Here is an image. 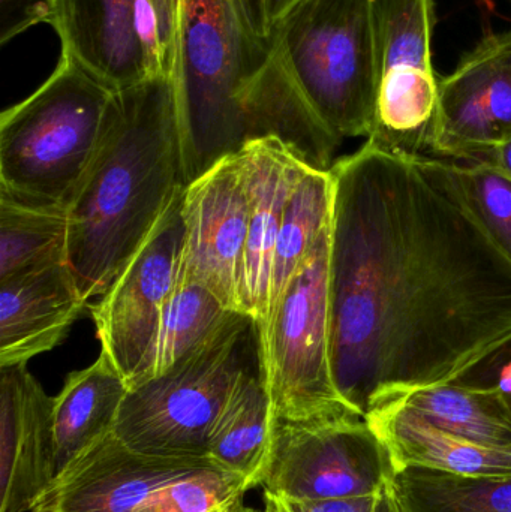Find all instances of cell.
Listing matches in <instances>:
<instances>
[{"instance_id": "6da1fadb", "label": "cell", "mask_w": 511, "mask_h": 512, "mask_svg": "<svg viewBox=\"0 0 511 512\" xmlns=\"http://www.w3.org/2000/svg\"><path fill=\"white\" fill-rule=\"evenodd\" d=\"M330 360L360 414L456 381L511 337V261L458 162L366 141L332 170Z\"/></svg>"}, {"instance_id": "7a4b0ae2", "label": "cell", "mask_w": 511, "mask_h": 512, "mask_svg": "<svg viewBox=\"0 0 511 512\" xmlns=\"http://www.w3.org/2000/svg\"><path fill=\"white\" fill-rule=\"evenodd\" d=\"M173 78L186 185L263 138H278L317 170L335 161L338 138L237 0L180 2Z\"/></svg>"}, {"instance_id": "3957f363", "label": "cell", "mask_w": 511, "mask_h": 512, "mask_svg": "<svg viewBox=\"0 0 511 512\" xmlns=\"http://www.w3.org/2000/svg\"><path fill=\"white\" fill-rule=\"evenodd\" d=\"M186 186L173 75L116 90L68 206L66 264L87 301L107 292Z\"/></svg>"}, {"instance_id": "277c9868", "label": "cell", "mask_w": 511, "mask_h": 512, "mask_svg": "<svg viewBox=\"0 0 511 512\" xmlns=\"http://www.w3.org/2000/svg\"><path fill=\"white\" fill-rule=\"evenodd\" d=\"M114 92L62 51L50 78L0 116V192L68 209L101 143Z\"/></svg>"}, {"instance_id": "5b68a950", "label": "cell", "mask_w": 511, "mask_h": 512, "mask_svg": "<svg viewBox=\"0 0 511 512\" xmlns=\"http://www.w3.org/2000/svg\"><path fill=\"white\" fill-rule=\"evenodd\" d=\"M261 364L260 327L248 313L224 324L170 369L129 388L113 433L132 450L209 456L210 438L246 373Z\"/></svg>"}, {"instance_id": "8992f818", "label": "cell", "mask_w": 511, "mask_h": 512, "mask_svg": "<svg viewBox=\"0 0 511 512\" xmlns=\"http://www.w3.org/2000/svg\"><path fill=\"white\" fill-rule=\"evenodd\" d=\"M270 38L338 140L371 137L380 90L372 0H297L275 18Z\"/></svg>"}, {"instance_id": "52a82bcc", "label": "cell", "mask_w": 511, "mask_h": 512, "mask_svg": "<svg viewBox=\"0 0 511 512\" xmlns=\"http://www.w3.org/2000/svg\"><path fill=\"white\" fill-rule=\"evenodd\" d=\"M252 490L212 457L140 453L113 432L54 478L29 512H224Z\"/></svg>"}, {"instance_id": "ba28073f", "label": "cell", "mask_w": 511, "mask_h": 512, "mask_svg": "<svg viewBox=\"0 0 511 512\" xmlns=\"http://www.w3.org/2000/svg\"><path fill=\"white\" fill-rule=\"evenodd\" d=\"M330 225L260 328L261 370L273 420L365 415L339 393L330 360Z\"/></svg>"}, {"instance_id": "9c48e42d", "label": "cell", "mask_w": 511, "mask_h": 512, "mask_svg": "<svg viewBox=\"0 0 511 512\" xmlns=\"http://www.w3.org/2000/svg\"><path fill=\"white\" fill-rule=\"evenodd\" d=\"M395 477L392 460L362 415L273 420L260 487L284 501H329L375 495Z\"/></svg>"}, {"instance_id": "30bf717a", "label": "cell", "mask_w": 511, "mask_h": 512, "mask_svg": "<svg viewBox=\"0 0 511 512\" xmlns=\"http://www.w3.org/2000/svg\"><path fill=\"white\" fill-rule=\"evenodd\" d=\"M185 189L92 307L102 354L116 366L129 388L152 375L162 318L176 286L185 246Z\"/></svg>"}, {"instance_id": "8fae6325", "label": "cell", "mask_w": 511, "mask_h": 512, "mask_svg": "<svg viewBox=\"0 0 511 512\" xmlns=\"http://www.w3.org/2000/svg\"><path fill=\"white\" fill-rule=\"evenodd\" d=\"M511 140V30L483 38L440 78L429 155L488 162Z\"/></svg>"}, {"instance_id": "7c38bea8", "label": "cell", "mask_w": 511, "mask_h": 512, "mask_svg": "<svg viewBox=\"0 0 511 512\" xmlns=\"http://www.w3.org/2000/svg\"><path fill=\"white\" fill-rule=\"evenodd\" d=\"M185 246L179 279L206 286L227 309H240L251 198L242 158L228 156L183 194Z\"/></svg>"}, {"instance_id": "4fadbf2b", "label": "cell", "mask_w": 511, "mask_h": 512, "mask_svg": "<svg viewBox=\"0 0 511 512\" xmlns=\"http://www.w3.org/2000/svg\"><path fill=\"white\" fill-rule=\"evenodd\" d=\"M53 403L26 364L0 367V512H29L56 478Z\"/></svg>"}, {"instance_id": "5bb4252c", "label": "cell", "mask_w": 511, "mask_h": 512, "mask_svg": "<svg viewBox=\"0 0 511 512\" xmlns=\"http://www.w3.org/2000/svg\"><path fill=\"white\" fill-rule=\"evenodd\" d=\"M239 155L251 198L240 309L263 327L269 312L273 255L285 206L308 165L290 147L272 137L246 144Z\"/></svg>"}, {"instance_id": "9a60e30c", "label": "cell", "mask_w": 511, "mask_h": 512, "mask_svg": "<svg viewBox=\"0 0 511 512\" xmlns=\"http://www.w3.org/2000/svg\"><path fill=\"white\" fill-rule=\"evenodd\" d=\"M87 303L66 262L0 280V367L56 348Z\"/></svg>"}, {"instance_id": "2e32d148", "label": "cell", "mask_w": 511, "mask_h": 512, "mask_svg": "<svg viewBox=\"0 0 511 512\" xmlns=\"http://www.w3.org/2000/svg\"><path fill=\"white\" fill-rule=\"evenodd\" d=\"M137 5L138 0H54L51 26L63 53L111 90L147 78Z\"/></svg>"}, {"instance_id": "e0dca14e", "label": "cell", "mask_w": 511, "mask_h": 512, "mask_svg": "<svg viewBox=\"0 0 511 512\" xmlns=\"http://www.w3.org/2000/svg\"><path fill=\"white\" fill-rule=\"evenodd\" d=\"M393 471L428 469L462 477L511 478V445H489L432 426L396 403L366 414Z\"/></svg>"}, {"instance_id": "ac0fdd59", "label": "cell", "mask_w": 511, "mask_h": 512, "mask_svg": "<svg viewBox=\"0 0 511 512\" xmlns=\"http://www.w3.org/2000/svg\"><path fill=\"white\" fill-rule=\"evenodd\" d=\"M128 384L107 355L71 373L54 397L56 477L96 442L113 432Z\"/></svg>"}, {"instance_id": "d6986e66", "label": "cell", "mask_w": 511, "mask_h": 512, "mask_svg": "<svg viewBox=\"0 0 511 512\" xmlns=\"http://www.w3.org/2000/svg\"><path fill=\"white\" fill-rule=\"evenodd\" d=\"M390 403L462 438L511 445V408L497 387L453 381L410 391Z\"/></svg>"}, {"instance_id": "ffe728a7", "label": "cell", "mask_w": 511, "mask_h": 512, "mask_svg": "<svg viewBox=\"0 0 511 512\" xmlns=\"http://www.w3.org/2000/svg\"><path fill=\"white\" fill-rule=\"evenodd\" d=\"M272 405L261 364L243 376L210 438L209 456L260 487L269 459Z\"/></svg>"}, {"instance_id": "44dd1931", "label": "cell", "mask_w": 511, "mask_h": 512, "mask_svg": "<svg viewBox=\"0 0 511 512\" xmlns=\"http://www.w3.org/2000/svg\"><path fill=\"white\" fill-rule=\"evenodd\" d=\"M332 209V171L306 167L285 206L273 255L272 289L267 318L294 274L311 254L318 237L332 222Z\"/></svg>"}, {"instance_id": "7402d4cb", "label": "cell", "mask_w": 511, "mask_h": 512, "mask_svg": "<svg viewBox=\"0 0 511 512\" xmlns=\"http://www.w3.org/2000/svg\"><path fill=\"white\" fill-rule=\"evenodd\" d=\"M68 209L24 203L0 192V280L66 262Z\"/></svg>"}, {"instance_id": "603a6c76", "label": "cell", "mask_w": 511, "mask_h": 512, "mask_svg": "<svg viewBox=\"0 0 511 512\" xmlns=\"http://www.w3.org/2000/svg\"><path fill=\"white\" fill-rule=\"evenodd\" d=\"M381 78L435 74L434 0H372Z\"/></svg>"}, {"instance_id": "cb8c5ba5", "label": "cell", "mask_w": 511, "mask_h": 512, "mask_svg": "<svg viewBox=\"0 0 511 512\" xmlns=\"http://www.w3.org/2000/svg\"><path fill=\"white\" fill-rule=\"evenodd\" d=\"M405 512H511V478L408 468L393 477Z\"/></svg>"}, {"instance_id": "d4e9b609", "label": "cell", "mask_w": 511, "mask_h": 512, "mask_svg": "<svg viewBox=\"0 0 511 512\" xmlns=\"http://www.w3.org/2000/svg\"><path fill=\"white\" fill-rule=\"evenodd\" d=\"M231 312L236 310L227 309L206 286L177 277L162 318L150 378L206 342Z\"/></svg>"}, {"instance_id": "484cf974", "label": "cell", "mask_w": 511, "mask_h": 512, "mask_svg": "<svg viewBox=\"0 0 511 512\" xmlns=\"http://www.w3.org/2000/svg\"><path fill=\"white\" fill-rule=\"evenodd\" d=\"M458 171L471 210L511 261V177L491 164H458Z\"/></svg>"}, {"instance_id": "4316f807", "label": "cell", "mask_w": 511, "mask_h": 512, "mask_svg": "<svg viewBox=\"0 0 511 512\" xmlns=\"http://www.w3.org/2000/svg\"><path fill=\"white\" fill-rule=\"evenodd\" d=\"M182 0H138L137 24L147 77L173 75Z\"/></svg>"}, {"instance_id": "83f0119b", "label": "cell", "mask_w": 511, "mask_h": 512, "mask_svg": "<svg viewBox=\"0 0 511 512\" xmlns=\"http://www.w3.org/2000/svg\"><path fill=\"white\" fill-rule=\"evenodd\" d=\"M54 0H0V44L41 23L51 24Z\"/></svg>"}, {"instance_id": "f1b7e54d", "label": "cell", "mask_w": 511, "mask_h": 512, "mask_svg": "<svg viewBox=\"0 0 511 512\" xmlns=\"http://www.w3.org/2000/svg\"><path fill=\"white\" fill-rule=\"evenodd\" d=\"M456 381L462 384L497 387L511 408V337L503 345L489 352Z\"/></svg>"}, {"instance_id": "f546056e", "label": "cell", "mask_w": 511, "mask_h": 512, "mask_svg": "<svg viewBox=\"0 0 511 512\" xmlns=\"http://www.w3.org/2000/svg\"><path fill=\"white\" fill-rule=\"evenodd\" d=\"M375 495L329 499V501H285V504L290 512H372Z\"/></svg>"}, {"instance_id": "4dcf8cb0", "label": "cell", "mask_w": 511, "mask_h": 512, "mask_svg": "<svg viewBox=\"0 0 511 512\" xmlns=\"http://www.w3.org/2000/svg\"><path fill=\"white\" fill-rule=\"evenodd\" d=\"M243 9L252 32L260 38H270L272 18H270V0H237Z\"/></svg>"}, {"instance_id": "1f68e13d", "label": "cell", "mask_w": 511, "mask_h": 512, "mask_svg": "<svg viewBox=\"0 0 511 512\" xmlns=\"http://www.w3.org/2000/svg\"><path fill=\"white\" fill-rule=\"evenodd\" d=\"M372 512H405L401 499L395 490V484L389 483L375 495Z\"/></svg>"}, {"instance_id": "d6a6232c", "label": "cell", "mask_w": 511, "mask_h": 512, "mask_svg": "<svg viewBox=\"0 0 511 512\" xmlns=\"http://www.w3.org/2000/svg\"><path fill=\"white\" fill-rule=\"evenodd\" d=\"M483 164L494 165L498 170L503 171L504 174L511 177V140L504 143L503 146L498 147L488 162Z\"/></svg>"}, {"instance_id": "836d02e7", "label": "cell", "mask_w": 511, "mask_h": 512, "mask_svg": "<svg viewBox=\"0 0 511 512\" xmlns=\"http://www.w3.org/2000/svg\"><path fill=\"white\" fill-rule=\"evenodd\" d=\"M261 512H290L284 499L264 493V508Z\"/></svg>"}, {"instance_id": "e575fe53", "label": "cell", "mask_w": 511, "mask_h": 512, "mask_svg": "<svg viewBox=\"0 0 511 512\" xmlns=\"http://www.w3.org/2000/svg\"><path fill=\"white\" fill-rule=\"evenodd\" d=\"M294 2H297V0H270V18H272V23L275 18L284 14Z\"/></svg>"}, {"instance_id": "d590c367", "label": "cell", "mask_w": 511, "mask_h": 512, "mask_svg": "<svg viewBox=\"0 0 511 512\" xmlns=\"http://www.w3.org/2000/svg\"><path fill=\"white\" fill-rule=\"evenodd\" d=\"M224 512H261V511L257 510V508L248 507V505H245V502H240V504L234 505V507H231L230 510H227Z\"/></svg>"}]
</instances>
